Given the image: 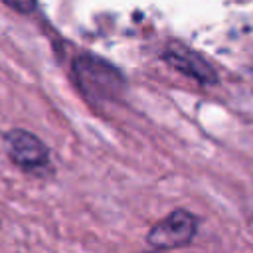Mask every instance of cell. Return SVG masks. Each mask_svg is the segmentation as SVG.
Returning <instances> with one entry per match:
<instances>
[{
	"label": "cell",
	"instance_id": "obj_1",
	"mask_svg": "<svg viewBox=\"0 0 253 253\" xmlns=\"http://www.w3.org/2000/svg\"><path fill=\"white\" fill-rule=\"evenodd\" d=\"M73 79L81 95L93 105L117 101L126 87L123 73L113 63L91 53L73 59Z\"/></svg>",
	"mask_w": 253,
	"mask_h": 253
},
{
	"label": "cell",
	"instance_id": "obj_2",
	"mask_svg": "<svg viewBox=\"0 0 253 253\" xmlns=\"http://www.w3.org/2000/svg\"><path fill=\"white\" fill-rule=\"evenodd\" d=\"M198 231V217L190 213L188 210H174L160 221H156L146 241L154 249H176L182 245H188Z\"/></svg>",
	"mask_w": 253,
	"mask_h": 253
},
{
	"label": "cell",
	"instance_id": "obj_3",
	"mask_svg": "<svg viewBox=\"0 0 253 253\" xmlns=\"http://www.w3.org/2000/svg\"><path fill=\"white\" fill-rule=\"evenodd\" d=\"M4 146L10 160L26 172L43 170L49 164V148L43 144L40 136H36L30 130L24 128L8 130L4 134Z\"/></svg>",
	"mask_w": 253,
	"mask_h": 253
},
{
	"label": "cell",
	"instance_id": "obj_4",
	"mask_svg": "<svg viewBox=\"0 0 253 253\" xmlns=\"http://www.w3.org/2000/svg\"><path fill=\"white\" fill-rule=\"evenodd\" d=\"M162 59L176 71L184 73L186 77H190L202 85L217 83V71L210 65V61L180 42H170L162 53Z\"/></svg>",
	"mask_w": 253,
	"mask_h": 253
},
{
	"label": "cell",
	"instance_id": "obj_5",
	"mask_svg": "<svg viewBox=\"0 0 253 253\" xmlns=\"http://www.w3.org/2000/svg\"><path fill=\"white\" fill-rule=\"evenodd\" d=\"M2 2L20 14H32L36 10V4H38L36 0H2Z\"/></svg>",
	"mask_w": 253,
	"mask_h": 253
}]
</instances>
